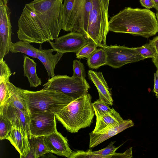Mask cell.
Returning a JSON list of instances; mask_svg holds the SVG:
<instances>
[{"instance_id":"cell-1","label":"cell","mask_w":158,"mask_h":158,"mask_svg":"<svg viewBox=\"0 0 158 158\" xmlns=\"http://www.w3.org/2000/svg\"><path fill=\"white\" fill-rule=\"evenodd\" d=\"M64 0H34L26 4L18 20L20 40L42 44L58 37L62 29Z\"/></svg>"},{"instance_id":"cell-2","label":"cell","mask_w":158,"mask_h":158,"mask_svg":"<svg viewBox=\"0 0 158 158\" xmlns=\"http://www.w3.org/2000/svg\"><path fill=\"white\" fill-rule=\"evenodd\" d=\"M108 27L109 31L146 38L158 32V22L155 14L146 8L125 7L110 18Z\"/></svg>"},{"instance_id":"cell-3","label":"cell","mask_w":158,"mask_h":158,"mask_svg":"<svg viewBox=\"0 0 158 158\" xmlns=\"http://www.w3.org/2000/svg\"><path fill=\"white\" fill-rule=\"evenodd\" d=\"M56 118L69 132H77L89 127L95 114L92 97L89 93L74 99L55 114Z\"/></svg>"},{"instance_id":"cell-4","label":"cell","mask_w":158,"mask_h":158,"mask_svg":"<svg viewBox=\"0 0 158 158\" xmlns=\"http://www.w3.org/2000/svg\"><path fill=\"white\" fill-rule=\"evenodd\" d=\"M23 98L30 113L34 112H58L74 99L53 89L34 91L20 88Z\"/></svg>"},{"instance_id":"cell-5","label":"cell","mask_w":158,"mask_h":158,"mask_svg":"<svg viewBox=\"0 0 158 158\" xmlns=\"http://www.w3.org/2000/svg\"><path fill=\"white\" fill-rule=\"evenodd\" d=\"M62 29L76 32L86 37L92 0H64Z\"/></svg>"},{"instance_id":"cell-6","label":"cell","mask_w":158,"mask_h":158,"mask_svg":"<svg viewBox=\"0 0 158 158\" xmlns=\"http://www.w3.org/2000/svg\"><path fill=\"white\" fill-rule=\"evenodd\" d=\"M110 0H92L86 37L98 47L105 49L108 27V10Z\"/></svg>"},{"instance_id":"cell-7","label":"cell","mask_w":158,"mask_h":158,"mask_svg":"<svg viewBox=\"0 0 158 158\" xmlns=\"http://www.w3.org/2000/svg\"><path fill=\"white\" fill-rule=\"evenodd\" d=\"M44 89L59 91L74 99L88 93L90 86L86 79L66 75H55L43 85Z\"/></svg>"},{"instance_id":"cell-8","label":"cell","mask_w":158,"mask_h":158,"mask_svg":"<svg viewBox=\"0 0 158 158\" xmlns=\"http://www.w3.org/2000/svg\"><path fill=\"white\" fill-rule=\"evenodd\" d=\"M29 139L45 136L56 131L55 114L50 112H34L30 113Z\"/></svg>"},{"instance_id":"cell-9","label":"cell","mask_w":158,"mask_h":158,"mask_svg":"<svg viewBox=\"0 0 158 158\" xmlns=\"http://www.w3.org/2000/svg\"><path fill=\"white\" fill-rule=\"evenodd\" d=\"M104 49L107 55L106 65L114 68H119L127 64L144 59L135 48L111 45Z\"/></svg>"},{"instance_id":"cell-10","label":"cell","mask_w":158,"mask_h":158,"mask_svg":"<svg viewBox=\"0 0 158 158\" xmlns=\"http://www.w3.org/2000/svg\"><path fill=\"white\" fill-rule=\"evenodd\" d=\"M8 3V0H0V60L9 53L12 43L11 12Z\"/></svg>"},{"instance_id":"cell-11","label":"cell","mask_w":158,"mask_h":158,"mask_svg":"<svg viewBox=\"0 0 158 158\" xmlns=\"http://www.w3.org/2000/svg\"><path fill=\"white\" fill-rule=\"evenodd\" d=\"M90 41L81 33L70 32L58 37L54 42L49 41L48 42L54 51L64 54L68 52L76 53Z\"/></svg>"},{"instance_id":"cell-12","label":"cell","mask_w":158,"mask_h":158,"mask_svg":"<svg viewBox=\"0 0 158 158\" xmlns=\"http://www.w3.org/2000/svg\"><path fill=\"white\" fill-rule=\"evenodd\" d=\"M44 140L49 152L69 158L73 152L69 146L67 139L57 130L44 136Z\"/></svg>"},{"instance_id":"cell-13","label":"cell","mask_w":158,"mask_h":158,"mask_svg":"<svg viewBox=\"0 0 158 158\" xmlns=\"http://www.w3.org/2000/svg\"><path fill=\"white\" fill-rule=\"evenodd\" d=\"M134 123L131 119L123 120L118 125L105 128L97 133L89 134V148L95 147L125 130L132 127Z\"/></svg>"},{"instance_id":"cell-14","label":"cell","mask_w":158,"mask_h":158,"mask_svg":"<svg viewBox=\"0 0 158 158\" xmlns=\"http://www.w3.org/2000/svg\"><path fill=\"white\" fill-rule=\"evenodd\" d=\"M0 115H3L10 120L12 125L20 127L29 137V115L6 103H5L2 107L0 109Z\"/></svg>"},{"instance_id":"cell-15","label":"cell","mask_w":158,"mask_h":158,"mask_svg":"<svg viewBox=\"0 0 158 158\" xmlns=\"http://www.w3.org/2000/svg\"><path fill=\"white\" fill-rule=\"evenodd\" d=\"M115 141H111L106 148L101 150L92 151L90 149L86 151L78 150L73 151L69 158H126V152L122 153H116V151L121 145L116 147L114 146Z\"/></svg>"},{"instance_id":"cell-16","label":"cell","mask_w":158,"mask_h":158,"mask_svg":"<svg viewBox=\"0 0 158 158\" xmlns=\"http://www.w3.org/2000/svg\"><path fill=\"white\" fill-rule=\"evenodd\" d=\"M6 139L19 153L20 158H26L30 150L28 135L19 126L13 125Z\"/></svg>"},{"instance_id":"cell-17","label":"cell","mask_w":158,"mask_h":158,"mask_svg":"<svg viewBox=\"0 0 158 158\" xmlns=\"http://www.w3.org/2000/svg\"><path fill=\"white\" fill-rule=\"evenodd\" d=\"M88 76L96 87L101 99L109 106L113 105V99L111 90L103 76L100 72H96L91 70H89Z\"/></svg>"},{"instance_id":"cell-18","label":"cell","mask_w":158,"mask_h":158,"mask_svg":"<svg viewBox=\"0 0 158 158\" xmlns=\"http://www.w3.org/2000/svg\"><path fill=\"white\" fill-rule=\"evenodd\" d=\"M54 50L52 49L40 48L37 53V59L43 64L46 69L49 78L55 76V67L63 56L64 53L57 52L55 54H52Z\"/></svg>"},{"instance_id":"cell-19","label":"cell","mask_w":158,"mask_h":158,"mask_svg":"<svg viewBox=\"0 0 158 158\" xmlns=\"http://www.w3.org/2000/svg\"><path fill=\"white\" fill-rule=\"evenodd\" d=\"M123 120L119 114L113 108L111 112L96 117V125L92 131L98 132L105 128L118 125Z\"/></svg>"},{"instance_id":"cell-20","label":"cell","mask_w":158,"mask_h":158,"mask_svg":"<svg viewBox=\"0 0 158 158\" xmlns=\"http://www.w3.org/2000/svg\"><path fill=\"white\" fill-rule=\"evenodd\" d=\"M7 86L9 97L5 103L10 105L29 115L30 113L22 96L20 88L15 86L10 81L8 82Z\"/></svg>"},{"instance_id":"cell-21","label":"cell","mask_w":158,"mask_h":158,"mask_svg":"<svg viewBox=\"0 0 158 158\" xmlns=\"http://www.w3.org/2000/svg\"><path fill=\"white\" fill-rule=\"evenodd\" d=\"M23 58V75L27 77L30 87H36L41 85L42 82L41 79L36 73V63L27 56L24 55Z\"/></svg>"},{"instance_id":"cell-22","label":"cell","mask_w":158,"mask_h":158,"mask_svg":"<svg viewBox=\"0 0 158 158\" xmlns=\"http://www.w3.org/2000/svg\"><path fill=\"white\" fill-rule=\"evenodd\" d=\"M38 49L30 43L20 40L15 43L12 42L10 48V52L13 53H23L33 58H37Z\"/></svg>"},{"instance_id":"cell-23","label":"cell","mask_w":158,"mask_h":158,"mask_svg":"<svg viewBox=\"0 0 158 158\" xmlns=\"http://www.w3.org/2000/svg\"><path fill=\"white\" fill-rule=\"evenodd\" d=\"M87 59L88 65L92 69H97L107 64L106 52L105 49L102 48L97 49Z\"/></svg>"},{"instance_id":"cell-24","label":"cell","mask_w":158,"mask_h":158,"mask_svg":"<svg viewBox=\"0 0 158 158\" xmlns=\"http://www.w3.org/2000/svg\"><path fill=\"white\" fill-rule=\"evenodd\" d=\"M31 139L32 141L30 144L33 149L34 158H39L49 152L44 142V136L35 137Z\"/></svg>"},{"instance_id":"cell-25","label":"cell","mask_w":158,"mask_h":158,"mask_svg":"<svg viewBox=\"0 0 158 158\" xmlns=\"http://www.w3.org/2000/svg\"><path fill=\"white\" fill-rule=\"evenodd\" d=\"M96 117H99L111 112V109L109 106L101 99L98 100L92 103Z\"/></svg>"},{"instance_id":"cell-26","label":"cell","mask_w":158,"mask_h":158,"mask_svg":"<svg viewBox=\"0 0 158 158\" xmlns=\"http://www.w3.org/2000/svg\"><path fill=\"white\" fill-rule=\"evenodd\" d=\"M97 47L95 43L90 40L76 53L77 58L79 59L88 58L97 49Z\"/></svg>"},{"instance_id":"cell-27","label":"cell","mask_w":158,"mask_h":158,"mask_svg":"<svg viewBox=\"0 0 158 158\" xmlns=\"http://www.w3.org/2000/svg\"><path fill=\"white\" fill-rule=\"evenodd\" d=\"M13 126L8 119L2 115H0V139H6L11 131Z\"/></svg>"},{"instance_id":"cell-28","label":"cell","mask_w":158,"mask_h":158,"mask_svg":"<svg viewBox=\"0 0 158 158\" xmlns=\"http://www.w3.org/2000/svg\"><path fill=\"white\" fill-rule=\"evenodd\" d=\"M137 52L144 59L153 58L155 54V49L150 43H146L143 46L135 48Z\"/></svg>"},{"instance_id":"cell-29","label":"cell","mask_w":158,"mask_h":158,"mask_svg":"<svg viewBox=\"0 0 158 158\" xmlns=\"http://www.w3.org/2000/svg\"><path fill=\"white\" fill-rule=\"evenodd\" d=\"M73 74L72 77L85 79L86 77L84 66L83 63L77 60L73 61Z\"/></svg>"},{"instance_id":"cell-30","label":"cell","mask_w":158,"mask_h":158,"mask_svg":"<svg viewBox=\"0 0 158 158\" xmlns=\"http://www.w3.org/2000/svg\"><path fill=\"white\" fill-rule=\"evenodd\" d=\"M149 42L155 49V54L154 57L152 58V60L157 69H158V36L154 37L152 40H149Z\"/></svg>"},{"instance_id":"cell-31","label":"cell","mask_w":158,"mask_h":158,"mask_svg":"<svg viewBox=\"0 0 158 158\" xmlns=\"http://www.w3.org/2000/svg\"><path fill=\"white\" fill-rule=\"evenodd\" d=\"M141 6L149 9L154 8V4L153 0H139Z\"/></svg>"},{"instance_id":"cell-32","label":"cell","mask_w":158,"mask_h":158,"mask_svg":"<svg viewBox=\"0 0 158 158\" xmlns=\"http://www.w3.org/2000/svg\"><path fill=\"white\" fill-rule=\"evenodd\" d=\"M154 87L153 92L155 94L156 98L158 99V69L154 73Z\"/></svg>"},{"instance_id":"cell-33","label":"cell","mask_w":158,"mask_h":158,"mask_svg":"<svg viewBox=\"0 0 158 158\" xmlns=\"http://www.w3.org/2000/svg\"><path fill=\"white\" fill-rule=\"evenodd\" d=\"M154 6V8L156 9V11H158V0H153Z\"/></svg>"},{"instance_id":"cell-34","label":"cell","mask_w":158,"mask_h":158,"mask_svg":"<svg viewBox=\"0 0 158 158\" xmlns=\"http://www.w3.org/2000/svg\"><path fill=\"white\" fill-rule=\"evenodd\" d=\"M156 18L157 21L158 22V11H156Z\"/></svg>"},{"instance_id":"cell-35","label":"cell","mask_w":158,"mask_h":158,"mask_svg":"<svg viewBox=\"0 0 158 158\" xmlns=\"http://www.w3.org/2000/svg\"></svg>"}]
</instances>
